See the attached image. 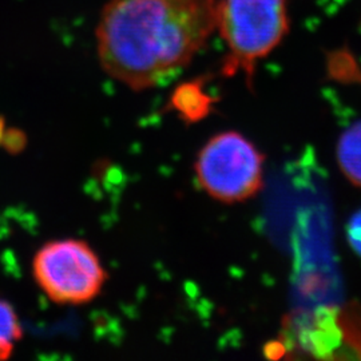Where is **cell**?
Listing matches in <instances>:
<instances>
[{
	"instance_id": "6da1fadb",
	"label": "cell",
	"mask_w": 361,
	"mask_h": 361,
	"mask_svg": "<svg viewBox=\"0 0 361 361\" xmlns=\"http://www.w3.org/2000/svg\"><path fill=\"white\" fill-rule=\"evenodd\" d=\"M217 8L219 0H109L95 31L99 63L131 90L157 87L207 46Z\"/></svg>"
},
{
	"instance_id": "7a4b0ae2",
	"label": "cell",
	"mask_w": 361,
	"mask_h": 361,
	"mask_svg": "<svg viewBox=\"0 0 361 361\" xmlns=\"http://www.w3.org/2000/svg\"><path fill=\"white\" fill-rule=\"evenodd\" d=\"M288 0H219L217 31L226 46L222 73H244L249 85L259 61L289 32Z\"/></svg>"
},
{
	"instance_id": "3957f363",
	"label": "cell",
	"mask_w": 361,
	"mask_h": 361,
	"mask_svg": "<svg viewBox=\"0 0 361 361\" xmlns=\"http://www.w3.org/2000/svg\"><path fill=\"white\" fill-rule=\"evenodd\" d=\"M264 155L238 131L213 135L197 155L194 170L200 186L224 204H238L264 188Z\"/></svg>"
},
{
	"instance_id": "277c9868",
	"label": "cell",
	"mask_w": 361,
	"mask_h": 361,
	"mask_svg": "<svg viewBox=\"0 0 361 361\" xmlns=\"http://www.w3.org/2000/svg\"><path fill=\"white\" fill-rule=\"evenodd\" d=\"M32 274L43 293L62 305L90 302L107 279L98 255L87 243L75 238L42 246L32 259Z\"/></svg>"
},
{
	"instance_id": "5b68a950",
	"label": "cell",
	"mask_w": 361,
	"mask_h": 361,
	"mask_svg": "<svg viewBox=\"0 0 361 361\" xmlns=\"http://www.w3.org/2000/svg\"><path fill=\"white\" fill-rule=\"evenodd\" d=\"M336 157L344 177L361 189V121L344 130L337 142Z\"/></svg>"
},
{
	"instance_id": "8992f818",
	"label": "cell",
	"mask_w": 361,
	"mask_h": 361,
	"mask_svg": "<svg viewBox=\"0 0 361 361\" xmlns=\"http://www.w3.org/2000/svg\"><path fill=\"white\" fill-rule=\"evenodd\" d=\"M22 335V325L16 312L7 301L0 300V360L11 356Z\"/></svg>"
},
{
	"instance_id": "52a82bcc",
	"label": "cell",
	"mask_w": 361,
	"mask_h": 361,
	"mask_svg": "<svg viewBox=\"0 0 361 361\" xmlns=\"http://www.w3.org/2000/svg\"><path fill=\"white\" fill-rule=\"evenodd\" d=\"M347 237H348L349 245L353 249V252L361 257V210L355 213L352 219H349Z\"/></svg>"
}]
</instances>
